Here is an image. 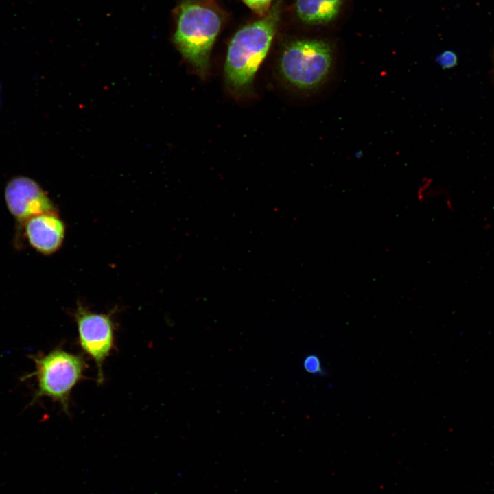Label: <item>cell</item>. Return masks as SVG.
Returning <instances> with one entry per match:
<instances>
[{"mask_svg":"<svg viewBox=\"0 0 494 494\" xmlns=\"http://www.w3.org/2000/svg\"><path fill=\"white\" fill-rule=\"evenodd\" d=\"M345 3L346 0H296V13L305 25H330L340 19Z\"/></svg>","mask_w":494,"mask_h":494,"instance_id":"ba28073f","label":"cell"},{"mask_svg":"<svg viewBox=\"0 0 494 494\" xmlns=\"http://www.w3.org/2000/svg\"><path fill=\"white\" fill-rule=\"evenodd\" d=\"M173 41L183 56L204 77L220 32V14L198 0H183L174 10Z\"/></svg>","mask_w":494,"mask_h":494,"instance_id":"7a4b0ae2","label":"cell"},{"mask_svg":"<svg viewBox=\"0 0 494 494\" xmlns=\"http://www.w3.org/2000/svg\"><path fill=\"white\" fill-rule=\"evenodd\" d=\"M4 198L10 213L19 229L31 217L48 213H58L54 202L41 186L31 178L18 176L5 187Z\"/></svg>","mask_w":494,"mask_h":494,"instance_id":"8992f818","label":"cell"},{"mask_svg":"<svg viewBox=\"0 0 494 494\" xmlns=\"http://www.w3.org/2000/svg\"><path fill=\"white\" fill-rule=\"evenodd\" d=\"M336 51V45L328 40H295L281 54L280 72L292 86L301 90H314L329 79L334 67Z\"/></svg>","mask_w":494,"mask_h":494,"instance_id":"277c9868","label":"cell"},{"mask_svg":"<svg viewBox=\"0 0 494 494\" xmlns=\"http://www.w3.org/2000/svg\"><path fill=\"white\" fill-rule=\"evenodd\" d=\"M73 316L77 325L79 346L95 363L97 382L102 384L104 379V362L115 348V323L113 313H96L78 303Z\"/></svg>","mask_w":494,"mask_h":494,"instance_id":"5b68a950","label":"cell"},{"mask_svg":"<svg viewBox=\"0 0 494 494\" xmlns=\"http://www.w3.org/2000/svg\"><path fill=\"white\" fill-rule=\"evenodd\" d=\"M281 0H277L266 16L239 29L231 38L226 53L224 75L236 93L247 92L265 59L275 34Z\"/></svg>","mask_w":494,"mask_h":494,"instance_id":"6da1fadb","label":"cell"},{"mask_svg":"<svg viewBox=\"0 0 494 494\" xmlns=\"http://www.w3.org/2000/svg\"><path fill=\"white\" fill-rule=\"evenodd\" d=\"M22 231L32 248L42 255H51L61 248L66 228L58 213H48L30 218Z\"/></svg>","mask_w":494,"mask_h":494,"instance_id":"52a82bcc","label":"cell"},{"mask_svg":"<svg viewBox=\"0 0 494 494\" xmlns=\"http://www.w3.org/2000/svg\"><path fill=\"white\" fill-rule=\"evenodd\" d=\"M30 357L34 362L35 370L25 375L21 380L36 378L37 388L31 404L48 397L58 403L68 414L71 391L85 377L88 368L84 356L68 352L58 346L47 353H37Z\"/></svg>","mask_w":494,"mask_h":494,"instance_id":"3957f363","label":"cell"},{"mask_svg":"<svg viewBox=\"0 0 494 494\" xmlns=\"http://www.w3.org/2000/svg\"><path fill=\"white\" fill-rule=\"evenodd\" d=\"M436 61L443 69H450L456 65L458 59L454 52L447 50L440 54Z\"/></svg>","mask_w":494,"mask_h":494,"instance_id":"8fae6325","label":"cell"},{"mask_svg":"<svg viewBox=\"0 0 494 494\" xmlns=\"http://www.w3.org/2000/svg\"><path fill=\"white\" fill-rule=\"evenodd\" d=\"M303 366L310 374L318 375L325 373L320 357L314 354L308 355L304 358Z\"/></svg>","mask_w":494,"mask_h":494,"instance_id":"9c48e42d","label":"cell"},{"mask_svg":"<svg viewBox=\"0 0 494 494\" xmlns=\"http://www.w3.org/2000/svg\"><path fill=\"white\" fill-rule=\"evenodd\" d=\"M252 11L263 17L271 8L272 0H243Z\"/></svg>","mask_w":494,"mask_h":494,"instance_id":"30bf717a","label":"cell"}]
</instances>
